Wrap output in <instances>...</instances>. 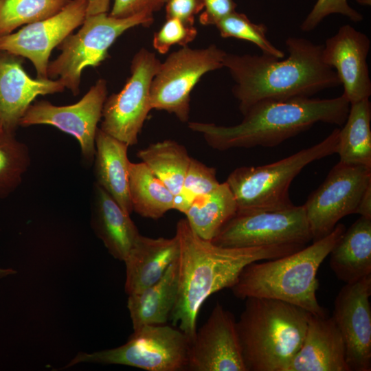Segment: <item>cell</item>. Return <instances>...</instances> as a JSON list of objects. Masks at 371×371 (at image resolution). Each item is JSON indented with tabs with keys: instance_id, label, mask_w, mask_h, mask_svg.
Segmentation results:
<instances>
[{
	"instance_id": "28",
	"label": "cell",
	"mask_w": 371,
	"mask_h": 371,
	"mask_svg": "<svg viewBox=\"0 0 371 371\" xmlns=\"http://www.w3.org/2000/svg\"><path fill=\"white\" fill-rule=\"evenodd\" d=\"M137 157L174 196L181 193L191 160L184 146L165 139L139 150Z\"/></svg>"
},
{
	"instance_id": "39",
	"label": "cell",
	"mask_w": 371,
	"mask_h": 371,
	"mask_svg": "<svg viewBox=\"0 0 371 371\" xmlns=\"http://www.w3.org/2000/svg\"><path fill=\"white\" fill-rule=\"evenodd\" d=\"M111 0H87V16L108 12Z\"/></svg>"
},
{
	"instance_id": "42",
	"label": "cell",
	"mask_w": 371,
	"mask_h": 371,
	"mask_svg": "<svg viewBox=\"0 0 371 371\" xmlns=\"http://www.w3.org/2000/svg\"><path fill=\"white\" fill-rule=\"evenodd\" d=\"M164 4L166 2L167 0H161Z\"/></svg>"
},
{
	"instance_id": "31",
	"label": "cell",
	"mask_w": 371,
	"mask_h": 371,
	"mask_svg": "<svg viewBox=\"0 0 371 371\" xmlns=\"http://www.w3.org/2000/svg\"><path fill=\"white\" fill-rule=\"evenodd\" d=\"M223 38H235L251 42L262 54L279 59L284 57L283 51L275 47L267 38V27L263 23H252L243 13L236 11L221 20L215 25Z\"/></svg>"
},
{
	"instance_id": "2",
	"label": "cell",
	"mask_w": 371,
	"mask_h": 371,
	"mask_svg": "<svg viewBox=\"0 0 371 371\" xmlns=\"http://www.w3.org/2000/svg\"><path fill=\"white\" fill-rule=\"evenodd\" d=\"M286 58L226 53L223 64L235 85L232 93L242 115L255 103L268 99L310 98L341 85L335 71L322 59V45L289 37Z\"/></svg>"
},
{
	"instance_id": "7",
	"label": "cell",
	"mask_w": 371,
	"mask_h": 371,
	"mask_svg": "<svg viewBox=\"0 0 371 371\" xmlns=\"http://www.w3.org/2000/svg\"><path fill=\"white\" fill-rule=\"evenodd\" d=\"M153 22V13L149 12L123 19L113 17L108 12L87 16L80 30L56 47L60 54L49 62L48 78L59 80L65 89L77 95L85 67H96L106 60L110 47L127 30L148 26Z\"/></svg>"
},
{
	"instance_id": "38",
	"label": "cell",
	"mask_w": 371,
	"mask_h": 371,
	"mask_svg": "<svg viewBox=\"0 0 371 371\" xmlns=\"http://www.w3.org/2000/svg\"><path fill=\"white\" fill-rule=\"evenodd\" d=\"M355 214L361 216L371 218V185L365 190Z\"/></svg>"
},
{
	"instance_id": "40",
	"label": "cell",
	"mask_w": 371,
	"mask_h": 371,
	"mask_svg": "<svg viewBox=\"0 0 371 371\" xmlns=\"http://www.w3.org/2000/svg\"><path fill=\"white\" fill-rule=\"evenodd\" d=\"M16 271L13 269H3L0 267V279L6 276L15 274Z\"/></svg>"
},
{
	"instance_id": "22",
	"label": "cell",
	"mask_w": 371,
	"mask_h": 371,
	"mask_svg": "<svg viewBox=\"0 0 371 371\" xmlns=\"http://www.w3.org/2000/svg\"><path fill=\"white\" fill-rule=\"evenodd\" d=\"M95 175L102 188L127 214L133 212L128 192L130 161L128 146L98 128L95 140Z\"/></svg>"
},
{
	"instance_id": "24",
	"label": "cell",
	"mask_w": 371,
	"mask_h": 371,
	"mask_svg": "<svg viewBox=\"0 0 371 371\" xmlns=\"http://www.w3.org/2000/svg\"><path fill=\"white\" fill-rule=\"evenodd\" d=\"M177 291V259L155 283L139 293L128 295L127 307L133 330L146 325L166 324L175 306Z\"/></svg>"
},
{
	"instance_id": "1",
	"label": "cell",
	"mask_w": 371,
	"mask_h": 371,
	"mask_svg": "<svg viewBox=\"0 0 371 371\" xmlns=\"http://www.w3.org/2000/svg\"><path fill=\"white\" fill-rule=\"evenodd\" d=\"M179 245L178 291L170 318L188 341L194 337L200 308L212 294L231 288L247 265L295 252L304 245H274L256 247H226L198 236L186 218L176 225Z\"/></svg>"
},
{
	"instance_id": "34",
	"label": "cell",
	"mask_w": 371,
	"mask_h": 371,
	"mask_svg": "<svg viewBox=\"0 0 371 371\" xmlns=\"http://www.w3.org/2000/svg\"><path fill=\"white\" fill-rule=\"evenodd\" d=\"M340 14L347 16L353 22L363 19L361 13L351 8L347 0H317L300 25L303 32L314 30L327 16Z\"/></svg>"
},
{
	"instance_id": "37",
	"label": "cell",
	"mask_w": 371,
	"mask_h": 371,
	"mask_svg": "<svg viewBox=\"0 0 371 371\" xmlns=\"http://www.w3.org/2000/svg\"><path fill=\"white\" fill-rule=\"evenodd\" d=\"M234 0H203V12L199 22L203 25H216L221 20L236 11Z\"/></svg>"
},
{
	"instance_id": "16",
	"label": "cell",
	"mask_w": 371,
	"mask_h": 371,
	"mask_svg": "<svg viewBox=\"0 0 371 371\" xmlns=\"http://www.w3.org/2000/svg\"><path fill=\"white\" fill-rule=\"evenodd\" d=\"M187 370L246 371L236 330V320L219 302L189 342Z\"/></svg>"
},
{
	"instance_id": "14",
	"label": "cell",
	"mask_w": 371,
	"mask_h": 371,
	"mask_svg": "<svg viewBox=\"0 0 371 371\" xmlns=\"http://www.w3.org/2000/svg\"><path fill=\"white\" fill-rule=\"evenodd\" d=\"M87 5V0H71L54 16L0 36V51L27 58L35 68L37 78L47 79L52 50L82 24Z\"/></svg>"
},
{
	"instance_id": "29",
	"label": "cell",
	"mask_w": 371,
	"mask_h": 371,
	"mask_svg": "<svg viewBox=\"0 0 371 371\" xmlns=\"http://www.w3.org/2000/svg\"><path fill=\"white\" fill-rule=\"evenodd\" d=\"M71 0H0V36L20 26L43 21L64 9Z\"/></svg>"
},
{
	"instance_id": "8",
	"label": "cell",
	"mask_w": 371,
	"mask_h": 371,
	"mask_svg": "<svg viewBox=\"0 0 371 371\" xmlns=\"http://www.w3.org/2000/svg\"><path fill=\"white\" fill-rule=\"evenodd\" d=\"M189 341L179 329L166 324L133 330L124 344L91 353L78 352L64 368L81 363L128 366L146 371L187 370Z\"/></svg>"
},
{
	"instance_id": "21",
	"label": "cell",
	"mask_w": 371,
	"mask_h": 371,
	"mask_svg": "<svg viewBox=\"0 0 371 371\" xmlns=\"http://www.w3.org/2000/svg\"><path fill=\"white\" fill-rule=\"evenodd\" d=\"M91 225L109 254L122 261L140 234L130 214L96 183L93 185Z\"/></svg>"
},
{
	"instance_id": "10",
	"label": "cell",
	"mask_w": 371,
	"mask_h": 371,
	"mask_svg": "<svg viewBox=\"0 0 371 371\" xmlns=\"http://www.w3.org/2000/svg\"><path fill=\"white\" fill-rule=\"evenodd\" d=\"M312 235L303 205L275 210H237L212 240L226 247L306 245Z\"/></svg>"
},
{
	"instance_id": "6",
	"label": "cell",
	"mask_w": 371,
	"mask_h": 371,
	"mask_svg": "<svg viewBox=\"0 0 371 371\" xmlns=\"http://www.w3.org/2000/svg\"><path fill=\"white\" fill-rule=\"evenodd\" d=\"M339 128L320 142L278 161L234 169L225 182L238 210H275L292 206L289 194L294 178L311 163L337 153Z\"/></svg>"
},
{
	"instance_id": "33",
	"label": "cell",
	"mask_w": 371,
	"mask_h": 371,
	"mask_svg": "<svg viewBox=\"0 0 371 371\" xmlns=\"http://www.w3.org/2000/svg\"><path fill=\"white\" fill-rule=\"evenodd\" d=\"M196 35L197 30L194 25L186 24L177 19L168 18L155 33L153 45L159 54H164L174 45L187 46Z\"/></svg>"
},
{
	"instance_id": "27",
	"label": "cell",
	"mask_w": 371,
	"mask_h": 371,
	"mask_svg": "<svg viewBox=\"0 0 371 371\" xmlns=\"http://www.w3.org/2000/svg\"><path fill=\"white\" fill-rule=\"evenodd\" d=\"M371 104L369 99L351 104L339 129L337 153L339 161L371 168Z\"/></svg>"
},
{
	"instance_id": "30",
	"label": "cell",
	"mask_w": 371,
	"mask_h": 371,
	"mask_svg": "<svg viewBox=\"0 0 371 371\" xmlns=\"http://www.w3.org/2000/svg\"><path fill=\"white\" fill-rule=\"evenodd\" d=\"M14 133L0 128V199L19 186L30 165L29 149Z\"/></svg>"
},
{
	"instance_id": "12",
	"label": "cell",
	"mask_w": 371,
	"mask_h": 371,
	"mask_svg": "<svg viewBox=\"0 0 371 371\" xmlns=\"http://www.w3.org/2000/svg\"><path fill=\"white\" fill-rule=\"evenodd\" d=\"M371 185V168L339 161L303 205L313 242L328 235L339 220L355 214Z\"/></svg>"
},
{
	"instance_id": "15",
	"label": "cell",
	"mask_w": 371,
	"mask_h": 371,
	"mask_svg": "<svg viewBox=\"0 0 371 371\" xmlns=\"http://www.w3.org/2000/svg\"><path fill=\"white\" fill-rule=\"evenodd\" d=\"M371 275L345 284L337 293L332 317L340 331L350 371L371 370Z\"/></svg>"
},
{
	"instance_id": "41",
	"label": "cell",
	"mask_w": 371,
	"mask_h": 371,
	"mask_svg": "<svg viewBox=\"0 0 371 371\" xmlns=\"http://www.w3.org/2000/svg\"><path fill=\"white\" fill-rule=\"evenodd\" d=\"M359 3L363 5H370V0H357Z\"/></svg>"
},
{
	"instance_id": "25",
	"label": "cell",
	"mask_w": 371,
	"mask_h": 371,
	"mask_svg": "<svg viewBox=\"0 0 371 371\" xmlns=\"http://www.w3.org/2000/svg\"><path fill=\"white\" fill-rule=\"evenodd\" d=\"M237 210L235 198L225 181L212 192L195 198L184 214L198 236L212 240Z\"/></svg>"
},
{
	"instance_id": "4",
	"label": "cell",
	"mask_w": 371,
	"mask_h": 371,
	"mask_svg": "<svg viewBox=\"0 0 371 371\" xmlns=\"http://www.w3.org/2000/svg\"><path fill=\"white\" fill-rule=\"evenodd\" d=\"M346 230L337 223L326 236L311 245L274 259L251 262L244 267L230 288L240 300L265 297L299 306L308 313L323 316L326 312L317 299V271Z\"/></svg>"
},
{
	"instance_id": "35",
	"label": "cell",
	"mask_w": 371,
	"mask_h": 371,
	"mask_svg": "<svg viewBox=\"0 0 371 371\" xmlns=\"http://www.w3.org/2000/svg\"><path fill=\"white\" fill-rule=\"evenodd\" d=\"M164 5L161 0H113L109 14L119 19L127 18L144 12L154 13Z\"/></svg>"
},
{
	"instance_id": "17",
	"label": "cell",
	"mask_w": 371,
	"mask_h": 371,
	"mask_svg": "<svg viewBox=\"0 0 371 371\" xmlns=\"http://www.w3.org/2000/svg\"><path fill=\"white\" fill-rule=\"evenodd\" d=\"M370 47L368 36L350 25L340 27L323 45V61L337 73L344 87L342 94L350 104L369 99L371 95L367 63Z\"/></svg>"
},
{
	"instance_id": "11",
	"label": "cell",
	"mask_w": 371,
	"mask_h": 371,
	"mask_svg": "<svg viewBox=\"0 0 371 371\" xmlns=\"http://www.w3.org/2000/svg\"><path fill=\"white\" fill-rule=\"evenodd\" d=\"M160 60L153 52L141 49L133 56L131 76L123 88L106 97L100 128L126 144H136L149 111L152 81L159 70Z\"/></svg>"
},
{
	"instance_id": "18",
	"label": "cell",
	"mask_w": 371,
	"mask_h": 371,
	"mask_svg": "<svg viewBox=\"0 0 371 371\" xmlns=\"http://www.w3.org/2000/svg\"><path fill=\"white\" fill-rule=\"evenodd\" d=\"M24 58L0 51V127L15 133L24 113L38 95L65 89L58 79H33L23 67Z\"/></svg>"
},
{
	"instance_id": "19",
	"label": "cell",
	"mask_w": 371,
	"mask_h": 371,
	"mask_svg": "<svg viewBox=\"0 0 371 371\" xmlns=\"http://www.w3.org/2000/svg\"><path fill=\"white\" fill-rule=\"evenodd\" d=\"M284 371H350L344 339L332 317L310 315L303 342Z\"/></svg>"
},
{
	"instance_id": "5",
	"label": "cell",
	"mask_w": 371,
	"mask_h": 371,
	"mask_svg": "<svg viewBox=\"0 0 371 371\" xmlns=\"http://www.w3.org/2000/svg\"><path fill=\"white\" fill-rule=\"evenodd\" d=\"M311 314L278 300L246 298L236 321L246 371H284L303 342Z\"/></svg>"
},
{
	"instance_id": "13",
	"label": "cell",
	"mask_w": 371,
	"mask_h": 371,
	"mask_svg": "<svg viewBox=\"0 0 371 371\" xmlns=\"http://www.w3.org/2000/svg\"><path fill=\"white\" fill-rule=\"evenodd\" d=\"M106 97V82L100 78L75 104L56 106L47 100L32 103L21 119L19 126L46 124L56 127L77 139L84 159L91 163L95 153L98 124Z\"/></svg>"
},
{
	"instance_id": "20",
	"label": "cell",
	"mask_w": 371,
	"mask_h": 371,
	"mask_svg": "<svg viewBox=\"0 0 371 371\" xmlns=\"http://www.w3.org/2000/svg\"><path fill=\"white\" fill-rule=\"evenodd\" d=\"M178 255L179 245L175 236L154 238L139 234L124 260L126 293H137L155 283Z\"/></svg>"
},
{
	"instance_id": "23",
	"label": "cell",
	"mask_w": 371,
	"mask_h": 371,
	"mask_svg": "<svg viewBox=\"0 0 371 371\" xmlns=\"http://www.w3.org/2000/svg\"><path fill=\"white\" fill-rule=\"evenodd\" d=\"M329 255L330 269L345 284L371 275V218L360 216L345 230Z\"/></svg>"
},
{
	"instance_id": "26",
	"label": "cell",
	"mask_w": 371,
	"mask_h": 371,
	"mask_svg": "<svg viewBox=\"0 0 371 371\" xmlns=\"http://www.w3.org/2000/svg\"><path fill=\"white\" fill-rule=\"evenodd\" d=\"M128 192L133 212L159 219L174 210V194L143 163L130 162Z\"/></svg>"
},
{
	"instance_id": "9",
	"label": "cell",
	"mask_w": 371,
	"mask_h": 371,
	"mask_svg": "<svg viewBox=\"0 0 371 371\" xmlns=\"http://www.w3.org/2000/svg\"><path fill=\"white\" fill-rule=\"evenodd\" d=\"M225 54L215 45L203 49L185 46L170 54L152 81L151 109L166 111L187 122L192 90L206 73L223 67Z\"/></svg>"
},
{
	"instance_id": "32",
	"label": "cell",
	"mask_w": 371,
	"mask_h": 371,
	"mask_svg": "<svg viewBox=\"0 0 371 371\" xmlns=\"http://www.w3.org/2000/svg\"><path fill=\"white\" fill-rule=\"evenodd\" d=\"M219 184L214 168L191 157L181 192L175 196L174 210L184 214L195 198L212 192Z\"/></svg>"
},
{
	"instance_id": "43",
	"label": "cell",
	"mask_w": 371,
	"mask_h": 371,
	"mask_svg": "<svg viewBox=\"0 0 371 371\" xmlns=\"http://www.w3.org/2000/svg\"><path fill=\"white\" fill-rule=\"evenodd\" d=\"M0 128H1V127H0Z\"/></svg>"
},
{
	"instance_id": "36",
	"label": "cell",
	"mask_w": 371,
	"mask_h": 371,
	"mask_svg": "<svg viewBox=\"0 0 371 371\" xmlns=\"http://www.w3.org/2000/svg\"><path fill=\"white\" fill-rule=\"evenodd\" d=\"M166 19L175 18L193 25L194 16L203 9V0H167Z\"/></svg>"
},
{
	"instance_id": "3",
	"label": "cell",
	"mask_w": 371,
	"mask_h": 371,
	"mask_svg": "<svg viewBox=\"0 0 371 371\" xmlns=\"http://www.w3.org/2000/svg\"><path fill=\"white\" fill-rule=\"evenodd\" d=\"M350 105L343 94L328 99H268L251 106L243 114L242 122L236 125L190 122L188 126L202 134L207 144L218 150L274 147L318 122L344 125Z\"/></svg>"
}]
</instances>
